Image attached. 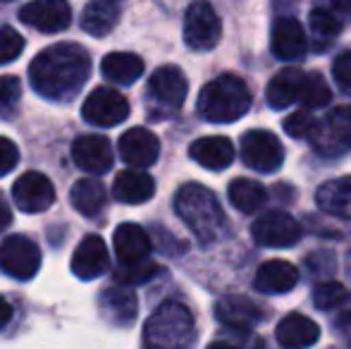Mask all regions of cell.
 <instances>
[{"mask_svg":"<svg viewBox=\"0 0 351 349\" xmlns=\"http://www.w3.org/2000/svg\"><path fill=\"white\" fill-rule=\"evenodd\" d=\"M308 22H311V29H313L315 38H318L323 46H328V43L332 41L339 32H342V19H339L337 14H335L332 10H328V8L311 10Z\"/></svg>","mask_w":351,"mask_h":349,"instance_id":"d6a6232c","label":"cell"},{"mask_svg":"<svg viewBox=\"0 0 351 349\" xmlns=\"http://www.w3.org/2000/svg\"><path fill=\"white\" fill-rule=\"evenodd\" d=\"M156 194V182L148 173H143L141 168L122 170L115 177V184H112V196H115L120 204H146L151 196Z\"/></svg>","mask_w":351,"mask_h":349,"instance_id":"cb8c5ba5","label":"cell"},{"mask_svg":"<svg viewBox=\"0 0 351 349\" xmlns=\"http://www.w3.org/2000/svg\"><path fill=\"white\" fill-rule=\"evenodd\" d=\"M301 82H304V72L299 67H285V70H280L268 82V86H265V101H268V106L273 110H282V108L299 101Z\"/></svg>","mask_w":351,"mask_h":349,"instance_id":"484cf974","label":"cell"},{"mask_svg":"<svg viewBox=\"0 0 351 349\" xmlns=\"http://www.w3.org/2000/svg\"><path fill=\"white\" fill-rule=\"evenodd\" d=\"M337 17L351 19V0H330V8Z\"/></svg>","mask_w":351,"mask_h":349,"instance_id":"ab89813d","label":"cell"},{"mask_svg":"<svg viewBox=\"0 0 351 349\" xmlns=\"http://www.w3.org/2000/svg\"><path fill=\"white\" fill-rule=\"evenodd\" d=\"M70 201L72 206L86 218H96L103 208H106V186L98 177H84V180L74 182L72 191H70Z\"/></svg>","mask_w":351,"mask_h":349,"instance_id":"83f0119b","label":"cell"},{"mask_svg":"<svg viewBox=\"0 0 351 349\" xmlns=\"http://www.w3.org/2000/svg\"><path fill=\"white\" fill-rule=\"evenodd\" d=\"M275 337L287 349L313 347L320 340V326L304 313H287L275 328Z\"/></svg>","mask_w":351,"mask_h":349,"instance_id":"ffe728a7","label":"cell"},{"mask_svg":"<svg viewBox=\"0 0 351 349\" xmlns=\"http://www.w3.org/2000/svg\"><path fill=\"white\" fill-rule=\"evenodd\" d=\"M72 273L79 280H96L110 268L108 247L98 234H86L72 254Z\"/></svg>","mask_w":351,"mask_h":349,"instance_id":"e0dca14e","label":"cell"},{"mask_svg":"<svg viewBox=\"0 0 351 349\" xmlns=\"http://www.w3.org/2000/svg\"><path fill=\"white\" fill-rule=\"evenodd\" d=\"M82 115L88 125L117 127L130 117V103L120 91L110 86H98L86 96L82 106Z\"/></svg>","mask_w":351,"mask_h":349,"instance_id":"9c48e42d","label":"cell"},{"mask_svg":"<svg viewBox=\"0 0 351 349\" xmlns=\"http://www.w3.org/2000/svg\"><path fill=\"white\" fill-rule=\"evenodd\" d=\"M122 160L132 168H151L160 156V141L153 132H148L146 127H132L120 136L117 144Z\"/></svg>","mask_w":351,"mask_h":349,"instance_id":"9a60e30c","label":"cell"},{"mask_svg":"<svg viewBox=\"0 0 351 349\" xmlns=\"http://www.w3.org/2000/svg\"><path fill=\"white\" fill-rule=\"evenodd\" d=\"M22 98V82L14 75H3L0 77V117L14 115Z\"/></svg>","mask_w":351,"mask_h":349,"instance_id":"e575fe53","label":"cell"},{"mask_svg":"<svg viewBox=\"0 0 351 349\" xmlns=\"http://www.w3.org/2000/svg\"><path fill=\"white\" fill-rule=\"evenodd\" d=\"M186 91H189V84H186L184 72L175 65L158 67L148 80V96L165 110H180Z\"/></svg>","mask_w":351,"mask_h":349,"instance_id":"5bb4252c","label":"cell"},{"mask_svg":"<svg viewBox=\"0 0 351 349\" xmlns=\"http://www.w3.org/2000/svg\"><path fill=\"white\" fill-rule=\"evenodd\" d=\"M160 273V265H156L153 261H139V263H127L122 265L120 270L115 273V282L127 285V287H134V285H143L148 282L151 278Z\"/></svg>","mask_w":351,"mask_h":349,"instance_id":"836d02e7","label":"cell"},{"mask_svg":"<svg viewBox=\"0 0 351 349\" xmlns=\"http://www.w3.org/2000/svg\"><path fill=\"white\" fill-rule=\"evenodd\" d=\"M112 244H115L117 261L122 265L146 261L148 254H151V237H148L146 230L136 223L117 225L115 234H112Z\"/></svg>","mask_w":351,"mask_h":349,"instance_id":"7402d4cb","label":"cell"},{"mask_svg":"<svg viewBox=\"0 0 351 349\" xmlns=\"http://www.w3.org/2000/svg\"><path fill=\"white\" fill-rule=\"evenodd\" d=\"M315 201L325 213L351 220V175L328 180L325 184H320L315 191Z\"/></svg>","mask_w":351,"mask_h":349,"instance_id":"d4e9b609","label":"cell"},{"mask_svg":"<svg viewBox=\"0 0 351 349\" xmlns=\"http://www.w3.org/2000/svg\"><path fill=\"white\" fill-rule=\"evenodd\" d=\"M313 304L320 311H342L351 306V292L339 282H323L313 289Z\"/></svg>","mask_w":351,"mask_h":349,"instance_id":"4dcf8cb0","label":"cell"},{"mask_svg":"<svg viewBox=\"0 0 351 349\" xmlns=\"http://www.w3.org/2000/svg\"><path fill=\"white\" fill-rule=\"evenodd\" d=\"M189 156L206 170H225L234 163V144L227 136H201L189 146Z\"/></svg>","mask_w":351,"mask_h":349,"instance_id":"603a6c76","label":"cell"},{"mask_svg":"<svg viewBox=\"0 0 351 349\" xmlns=\"http://www.w3.org/2000/svg\"><path fill=\"white\" fill-rule=\"evenodd\" d=\"M12 223V215H10V208L5 204H0V232H3L8 225Z\"/></svg>","mask_w":351,"mask_h":349,"instance_id":"7bdbcfd3","label":"cell"},{"mask_svg":"<svg viewBox=\"0 0 351 349\" xmlns=\"http://www.w3.org/2000/svg\"><path fill=\"white\" fill-rule=\"evenodd\" d=\"M98 309H101L103 318L112 326L127 328L134 323L136 311H139V302L136 294L127 289V285L117 282L115 287H106L98 297Z\"/></svg>","mask_w":351,"mask_h":349,"instance_id":"d6986e66","label":"cell"},{"mask_svg":"<svg viewBox=\"0 0 351 349\" xmlns=\"http://www.w3.org/2000/svg\"><path fill=\"white\" fill-rule=\"evenodd\" d=\"M227 196H230V204L234 206L239 213H258L261 208L268 201V189H265L261 182L249 180V177H237V180L230 182V189H227Z\"/></svg>","mask_w":351,"mask_h":349,"instance_id":"f1b7e54d","label":"cell"},{"mask_svg":"<svg viewBox=\"0 0 351 349\" xmlns=\"http://www.w3.org/2000/svg\"><path fill=\"white\" fill-rule=\"evenodd\" d=\"M72 158L84 173L103 175L112 168V146L106 136L84 134L79 139H74Z\"/></svg>","mask_w":351,"mask_h":349,"instance_id":"ac0fdd59","label":"cell"},{"mask_svg":"<svg viewBox=\"0 0 351 349\" xmlns=\"http://www.w3.org/2000/svg\"><path fill=\"white\" fill-rule=\"evenodd\" d=\"M175 210L201 244L220 242L230 230L227 215L217 196L208 186L196 184V182L180 186L175 196Z\"/></svg>","mask_w":351,"mask_h":349,"instance_id":"7a4b0ae2","label":"cell"},{"mask_svg":"<svg viewBox=\"0 0 351 349\" xmlns=\"http://www.w3.org/2000/svg\"><path fill=\"white\" fill-rule=\"evenodd\" d=\"M199 115L213 125H230L249 112L251 91L244 80L222 75L208 82L199 93Z\"/></svg>","mask_w":351,"mask_h":349,"instance_id":"3957f363","label":"cell"},{"mask_svg":"<svg viewBox=\"0 0 351 349\" xmlns=\"http://www.w3.org/2000/svg\"><path fill=\"white\" fill-rule=\"evenodd\" d=\"M332 75H335L337 86L342 88L347 96H351V51L337 56V60H335V65H332Z\"/></svg>","mask_w":351,"mask_h":349,"instance_id":"f35d334b","label":"cell"},{"mask_svg":"<svg viewBox=\"0 0 351 349\" xmlns=\"http://www.w3.org/2000/svg\"><path fill=\"white\" fill-rule=\"evenodd\" d=\"M332 98V91H330L328 82L323 80L320 72H308L304 75V82H301V91H299V101L304 103L306 108H323L330 103Z\"/></svg>","mask_w":351,"mask_h":349,"instance_id":"1f68e13d","label":"cell"},{"mask_svg":"<svg viewBox=\"0 0 351 349\" xmlns=\"http://www.w3.org/2000/svg\"><path fill=\"white\" fill-rule=\"evenodd\" d=\"M251 234L254 242L268 249H289L299 244L301 228L289 213L285 210H268L261 218L254 220L251 225Z\"/></svg>","mask_w":351,"mask_h":349,"instance_id":"30bf717a","label":"cell"},{"mask_svg":"<svg viewBox=\"0 0 351 349\" xmlns=\"http://www.w3.org/2000/svg\"><path fill=\"white\" fill-rule=\"evenodd\" d=\"M306 32L294 17H280L273 22V32H270V51L275 58L285 62L301 60L306 56Z\"/></svg>","mask_w":351,"mask_h":349,"instance_id":"2e32d148","label":"cell"},{"mask_svg":"<svg viewBox=\"0 0 351 349\" xmlns=\"http://www.w3.org/2000/svg\"><path fill=\"white\" fill-rule=\"evenodd\" d=\"M194 316L180 302L160 304L143 326V345L153 349H182L194 345Z\"/></svg>","mask_w":351,"mask_h":349,"instance_id":"277c9868","label":"cell"},{"mask_svg":"<svg viewBox=\"0 0 351 349\" xmlns=\"http://www.w3.org/2000/svg\"><path fill=\"white\" fill-rule=\"evenodd\" d=\"M12 321V306L5 297H0V328H5Z\"/></svg>","mask_w":351,"mask_h":349,"instance_id":"b9f144b4","label":"cell"},{"mask_svg":"<svg viewBox=\"0 0 351 349\" xmlns=\"http://www.w3.org/2000/svg\"><path fill=\"white\" fill-rule=\"evenodd\" d=\"M120 19V8L115 0H91L82 12V29L88 36H108Z\"/></svg>","mask_w":351,"mask_h":349,"instance_id":"4316f807","label":"cell"},{"mask_svg":"<svg viewBox=\"0 0 351 349\" xmlns=\"http://www.w3.org/2000/svg\"><path fill=\"white\" fill-rule=\"evenodd\" d=\"M19 19L43 34H58L70 27L72 10L67 0H32L19 10Z\"/></svg>","mask_w":351,"mask_h":349,"instance_id":"4fadbf2b","label":"cell"},{"mask_svg":"<svg viewBox=\"0 0 351 349\" xmlns=\"http://www.w3.org/2000/svg\"><path fill=\"white\" fill-rule=\"evenodd\" d=\"M19 163V149L12 139L0 136V177L10 175Z\"/></svg>","mask_w":351,"mask_h":349,"instance_id":"74e56055","label":"cell"},{"mask_svg":"<svg viewBox=\"0 0 351 349\" xmlns=\"http://www.w3.org/2000/svg\"><path fill=\"white\" fill-rule=\"evenodd\" d=\"M337 330H339V335L344 337V342H349L351 345V313H347V316H342L337 321Z\"/></svg>","mask_w":351,"mask_h":349,"instance_id":"60d3db41","label":"cell"},{"mask_svg":"<svg viewBox=\"0 0 351 349\" xmlns=\"http://www.w3.org/2000/svg\"><path fill=\"white\" fill-rule=\"evenodd\" d=\"M101 72L108 82L130 86L143 75V60L134 53H110L103 58Z\"/></svg>","mask_w":351,"mask_h":349,"instance_id":"f546056e","label":"cell"},{"mask_svg":"<svg viewBox=\"0 0 351 349\" xmlns=\"http://www.w3.org/2000/svg\"><path fill=\"white\" fill-rule=\"evenodd\" d=\"M311 146L323 156H339L351 149V106L330 110L323 120H315L308 136Z\"/></svg>","mask_w":351,"mask_h":349,"instance_id":"5b68a950","label":"cell"},{"mask_svg":"<svg viewBox=\"0 0 351 349\" xmlns=\"http://www.w3.org/2000/svg\"><path fill=\"white\" fill-rule=\"evenodd\" d=\"M215 318L227 330L251 333L258 323L265 321V313L254 299L241 294H227L215 302Z\"/></svg>","mask_w":351,"mask_h":349,"instance_id":"7c38bea8","label":"cell"},{"mask_svg":"<svg viewBox=\"0 0 351 349\" xmlns=\"http://www.w3.org/2000/svg\"><path fill=\"white\" fill-rule=\"evenodd\" d=\"M299 282V270L294 263L282 261V258H273V261L261 263L256 270L254 287L263 294H287L296 287Z\"/></svg>","mask_w":351,"mask_h":349,"instance_id":"44dd1931","label":"cell"},{"mask_svg":"<svg viewBox=\"0 0 351 349\" xmlns=\"http://www.w3.org/2000/svg\"><path fill=\"white\" fill-rule=\"evenodd\" d=\"M241 160L246 163V168L256 173L273 175L285 163V149L273 132L249 130L241 136Z\"/></svg>","mask_w":351,"mask_h":349,"instance_id":"52a82bcc","label":"cell"},{"mask_svg":"<svg viewBox=\"0 0 351 349\" xmlns=\"http://www.w3.org/2000/svg\"><path fill=\"white\" fill-rule=\"evenodd\" d=\"M222 22L206 0H196L184 14V43L196 53H206L220 43Z\"/></svg>","mask_w":351,"mask_h":349,"instance_id":"8992f818","label":"cell"},{"mask_svg":"<svg viewBox=\"0 0 351 349\" xmlns=\"http://www.w3.org/2000/svg\"><path fill=\"white\" fill-rule=\"evenodd\" d=\"M313 127H315V117L311 115L308 110L291 112V115L285 120V132L289 136H294V139H308Z\"/></svg>","mask_w":351,"mask_h":349,"instance_id":"8d00e7d4","label":"cell"},{"mask_svg":"<svg viewBox=\"0 0 351 349\" xmlns=\"http://www.w3.org/2000/svg\"><path fill=\"white\" fill-rule=\"evenodd\" d=\"M91 75V58L79 43H56L38 53L29 65V80L38 96L70 101Z\"/></svg>","mask_w":351,"mask_h":349,"instance_id":"6da1fadb","label":"cell"},{"mask_svg":"<svg viewBox=\"0 0 351 349\" xmlns=\"http://www.w3.org/2000/svg\"><path fill=\"white\" fill-rule=\"evenodd\" d=\"M0 268L14 280H32L41 268V249L24 234H10L0 244Z\"/></svg>","mask_w":351,"mask_h":349,"instance_id":"ba28073f","label":"cell"},{"mask_svg":"<svg viewBox=\"0 0 351 349\" xmlns=\"http://www.w3.org/2000/svg\"><path fill=\"white\" fill-rule=\"evenodd\" d=\"M24 51V38L17 29L3 27L0 29V65H8V62L17 60Z\"/></svg>","mask_w":351,"mask_h":349,"instance_id":"d590c367","label":"cell"},{"mask_svg":"<svg viewBox=\"0 0 351 349\" xmlns=\"http://www.w3.org/2000/svg\"><path fill=\"white\" fill-rule=\"evenodd\" d=\"M14 206L24 213H41L48 210L56 201V186L43 173L29 170L14 182L12 186Z\"/></svg>","mask_w":351,"mask_h":349,"instance_id":"8fae6325","label":"cell"}]
</instances>
